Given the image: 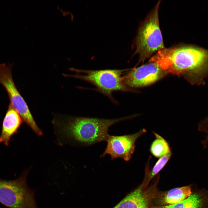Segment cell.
I'll return each instance as SVG.
<instances>
[{"label":"cell","instance_id":"6da1fadb","mask_svg":"<svg viewBox=\"0 0 208 208\" xmlns=\"http://www.w3.org/2000/svg\"><path fill=\"white\" fill-rule=\"evenodd\" d=\"M149 61L167 73L183 77L192 85H204L208 77V50L198 46L164 48Z\"/></svg>","mask_w":208,"mask_h":208},{"label":"cell","instance_id":"7a4b0ae2","mask_svg":"<svg viewBox=\"0 0 208 208\" xmlns=\"http://www.w3.org/2000/svg\"><path fill=\"white\" fill-rule=\"evenodd\" d=\"M131 117L113 119L81 117H69L62 125L63 133L79 144L90 146L106 141L109 136V127L114 124Z\"/></svg>","mask_w":208,"mask_h":208},{"label":"cell","instance_id":"3957f363","mask_svg":"<svg viewBox=\"0 0 208 208\" xmlns=\"http://www.w3.org/2000/svg\"><path fill=\"white\" fill-rule=\"evenodd\" d=\"M70 70L78 73L64 74V76L80 79L92 84L96 87L97 91L107 96L116 104H118V102L112 96L113 92H128L132 90L124 85L122 81V74L128 69L92 70L71 68Z\"/></svg>","mask_w":208,"mask_h":208},{"label":"cell","instance_id":"277c9868","mask_svg":"<svg viewBox=\"0 0 208 208\" xmlns=\"http://www.w3.org/2000/svg\"><path fill=\"white\" fill-rule=\"evenodd\" d=\"M160 2L148 14L139 28L135 40L134 53L139 55V62L164 48L160 29L158 9Z\"/></svg>","mask_w":208,"mask_h":208},{"label":"cell","instance_id":"5b68a950","mask_svg":"<svg viewBox=\"0 0 208 208\" xmlns=\"http://www.w3.org/2000/svg\"><path fill=\"white\" fill-rule=\"evenodd\" d=\"M29 171H24L17 179H0V203L9 208H38L34 191L27 183Z\"/></svg>","mask_w":208,"mask_h":208},{"label":"cell","instance_id":"8992f818","mask_svg":"<svg viewBox=\"0 0 208 208\" xmlns=\"http://www.w3.org/2000/svg\"><path fill=\"white\" fill-rule=\"evenodd\" d=\"M12 64H0V84L5 89L10 103L17 111L23 121L38 135H42L24 99L17 89L12 75Z\"/></svg>","mask_w":208,"mask_h":208},{"label":"cell","instance_id":"52a82bcc","mask_svg":"<svg viewBox=\"0 0 208 208\" xmlns=\"http://www.w3.org/2000/svg\"><path fill=\"white\" fill-rule=\"evenodd\" d=\"M146 131L145 129L143 128L133 134L120 136L109 135L106 141V147L100 157H104L108 154L112 160L120 158L126 161H129L135 151L136 140Z\"/></svg>","mask_w":208,"mask_h":208},{"label":"cell","instance_id":"ba28073f","mask_svg":"<svg viewBox=\"0 0 208 208\" xmlns=\"http://www.w3.org/2000/svg\"><path fill=\"white\" fill-rule=\"evenodd\" d=\"M167 74L156 64H148L134 68L122 76L123 83L129 88H137L151 85Z\"/></svg>","mask_w":208,"mask_h":208},{"label":"cell","instance_id":"9c48e42d","mask_svg":"<svg viewBox=\"0 0 208 208\" xmlns=\"http://www.w3.org/2000/svg\"><path fill=\"white\" fill-rule=\"evenodd\" d=\"M144 180L138 188L128 195L113 208H148L155 196L156 185L146 188Z\"/></svg>","mask_w":208,"mask_h":208},{"label":"cell","instance_id":"30bf717a","mask_svg":"<svg viewBox=\"0 0 208 208\" xmlns=\"http://www.w3.org/2000/svg\"><path fill=\"white\" fill-rule=\"evenodd\" d=\"M23 122L19 114L9 103L2 122L0 143L8 146L11 137L17 132Z\"/></svg>","mask_w":208,"mask_h":208},{"label":"cell","instance_id":"8fae6325","mask_svg":"<svg viewBox=\"0 0 208 208\" xmlns=\"http://www.w3.org/2000/svg\"><path fill=\"white\" fill-rule=\"evenodd\" d=\"M191 194V185L175 188L163 194L160 201L162 205H172L183 200Z\"/></svg>","mask_w":208,"mask_h":208},{"label":"cell","instance_id":"7c38bea8","mask_svg":"<svg viewBox=\"0 0 208 208\" xmlns=\"http://www.w3.org/2000/svg\"><path fill=\"white\" fill-rule=\"evenodd\" d=\"M206 197L202 192L191 195L183 200L174 204L159 208H204Z\"/></svg>","mask_w":208,"mask_h":208},{"label":"cell","instance_id":"4fadbf2b","mask_svg":"<svg viewBox=\"0 0 208 208\" xmlns=\"http://www.w3.org/2000/svg\"><path fill=\"white\" fill-rule=\"evenodd\" d=\"M156 139L153 142L150 148V151L155 157L160 158L171 152L169 144L162 137L153 131Z\"/></svg>","mask_w":208,"mask_h":208},{"label":"cell","instance_id":"5bb4252c","mask_svg":"<svg viewBox=\"0 0 208 208\" xmlns=\"http://www.w3.org/2000/svg\"><path fill=\"white\" fill-rule=\"evenodd\" d=\"M172 152L167 154L159 158L153 168L149 170V161L151 156L149 157L148 161L146 164L145 168V177L146 179V185L151 180L156 176L164 167L171 157Z\"/></svg>","mask_w":208,"mask_h":208},{"label":"cell","instance_id":"9a60e30c","mask_svg":"<svg viewBox=\"0 0 208 208\" xmlns=\"http://www.w3.org/2000/svg\"><path fill=\"white\" fill-rule=\"evenodd\" d=\"M198 129L200 131L205 132L208 134V117L203 120L201 121L198 125ZM208 142V135L201 143L204 148H206Z\"/></svg>","mask_w":208,"mask_h":208}]
</instances>
